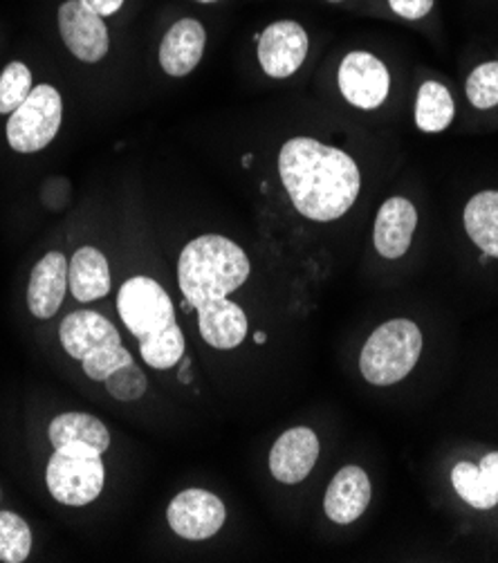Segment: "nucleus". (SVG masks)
Masks as SVG:
<instances>
[{"label": "nucleus", "instance_id": "17", "mask_svg": "<svg viewBox=\"0 0 498 563\" xmlns=\"http://www.w3.org/2000/svg\"><path fill=\"white\" fill-rule=\"evenodd\" d=\"M207 34L202 23L182 19L171 25L159 45V66L171 77H187L202 59Z\"/></svg>", "mask_w": 498, "mask_h": 563}, {"label": "nucleus", "instance_id": "30", "mask_svg": "<svg viewBox=\"0 0 498 563\" xmlns=\"http://www.w3.org/2000/svg\"><path fill=\"white\" fill-rule=\"evenodd\" d=\"M478 467L483 470V474L487 476V481L491 483V487L498 492V452H491V454L483 456V461H480Z\"/></svg>", "mask_w": 498, "mask_h": 563}, {"label": "nucleus", "instance_id": "13", "mask_svg": "<svg viewBox=\"0 0 498 563\" xmlns=\"http://www.w3.org/2000/svg\"><path fill=\"white\" fill-rule=\"evenodd\" d=\"M68 261L59 252L45 254L30 274L27 306L36 319H52L59 312L68 290Z\"/></svg>", "mask_w": 498, "mask_h": 563}, {"label": "nucleus", "instance_id": "23", "mask_svg": "<svg viewBox=\"0 0 498 563\" xmlns=\"http://www.w3.org/2000/svg\"><path fill=\"white\" fill-rule=\"evenodd\" d=\"M32 550V530L14 512L0 510V561L23 563Z\"/></svg>", "mask_w": 498, "mask_h": 563}, {"label": "nucleus", "instance_id": "19", "mask_svg": "<svg viewBox=\"0 0 498 563\" xmlns=\"http://www.w3.org/2000/svg\"><path fill=\"white\" fill-rule=\"evenodd\" d=\"M463 220L474 245L483 254L498 258V191L476 194L467 202Z\"/></svg>", "mask_w": 498, "mask_h": 563}, {"label": "nucleus", "instance_id": "27", "mask_svg": "<svg viewBox=\"0 0 498 563\" xmlns=\"http://www.w3.org/2000/svg\"><path fill=\"white\" fill-rule=\"evenodd\" d=\"M129 362H133V357L120 342V344H110V346H103V349L90 353L81 364H84V373L90 379L106 382L110 375H113L118 368L126 366Z\"/></svg>", "mask_w": 498, "mask_h": 563}, {"label": "nucleus", "instance_id": "5", "mask_svg": "<svg viewBox=\"0 0 498 563\" xmlns=\"http://www.w3.org/2000/svg\"><path fill=\"white\" fill-rule=\"evenodd\" d=\"M45 481L54 500L70 505V508H84L99 498L106 485L101 452L79 442L59 446L47 463Z\"/></svg>", "mask_w": 498, "mask_h": 563}, {"label": "nucleus", "instance_id": "7", "mask_svg": "<svg viewBox=\"0 0 498 563\" xmlns=\"http://www.w3.org/2000/svg\"><path fill=\"white\" fill-rule=\"evenodd\" d=\"M225 505L215 494L191 487L180 492L166 510L171 530L187 541H204L225 526Z\"/></svg>", "mask_w": 498, "mask_h": 563}, {"label": "nucleus", "instance_id": "2", "mask_svg": "<svg viewBox=\"0 0 498 563\" xmlns=\"http://www.w3.org/2000/svg\"><path fill=\"white\" fill-rule=\"evenodd\" d=\"M118 312L126 330L137 336L146 366L169 371L185 357V334L166 290L151 276H133L118 295Z\"/></svg>", "mask_w": 498, "mask_h": 563}, {"label": "nucleus", "instance_id": "18", "mask_svg": "<svg viewBox=\"0 0 498 563\" xmlns=\"http://www.w3.org/2000/svg\"><path fill=\"white\" fill-rule=\"evenodd\" d=\"M70 292L77 301L90 303L110 292V267L106 256L95 247H81L68 269Z\"/></svg>", "mask_w": 498, "mask_h": 563}, {"label": "nucleus", "instance_id": "12", "mask_svg": "<svg viewBox=\"0 0 498 563\" xmlns=\"http://www.w3.org/2000/svg\"><path fill=\"white\" fill-rule=\"evenodd\" d=\"M370 494V478L362 467L348 465L340 470L335 478L330 481L323 498L325 517L340 526L355 523L366 512Z\"/></svg>", "mask_w": 498, "mask_h": 563}, {"label": "nucleus", "instance_id": "31", "mask_svg": "<svg viewBox=\"0 0 498 563\" xmlns=\"http://www.w3.org/2000/svg\"><path fill=\"white\" fill-rule=\"evenodd\" d=\"M265 340H267L265 332H261V330L254 332V342H256V344H265Z\"/></svg>", "mask_w": 498, "mask_h": 563}, {"label": "nucleus", "instance_id": "1", "mask_svg": "<svg viewBox=\"0 0 498 563\" xmlns=\"http://www.w3.org/2000/svg\"><path fill=\"white\" fill-rule=\"evenodd\" d=\"M279 176L297 211L314 222L342 218L362 189L355 159L312 137H295L281 146Z\"/></svg>", "mask_w": 498, "mask_h": 563}, {"label": "nucleus", "instance_id": "22", "mask_svg": "<svg viewBox=\"0 0 498 563\" xmlns=\"http://www.w3.org/2000/svg\"><path fill=\"white\" fill-rule=\"evenodd\" d=\"M454 489L463 500H467L476 510H491L498 503V492L491 487L483 470L474 463H458L452 472Z\"/></svg>", "mask_w": 498, "mask_h": 563}, {"label": "nucleus", "instance_id": "28", "mask_svg": "<svg viewBox=\"0 0 498 563\" xmlns=\"http://www.w3.org/2000/svg\"><path fill=\"white\" fill-rule=\"evenodd\" d=\"M389 5L398 16L418 21L431 12L433 0H389Z\"/></svg>", "mask_w": 498, "mask_h": 563}, {"label": "nucleus", "instance_id": "21", "mask_svg": "<svg viewBox=\"0 0 498 563\" xmlns=\"http://www.w3.org/2000/svg\"><path fill=\"white\" fill-rule=\"evenodd\" d=\"M454 99L452 92L438 84V81H427L418 90V101H416V124L424 133H440L445 131L454 122Z\"/></svg>", "mask_w": 498, "mask_h": 563}, {"label": "nucleus", "instance_id": "10", "mask_svg": "<svg viewBox=\"0 0 498 563\" xmlns=\"http://www.w3.org/2000/svg\"><path fill=\"white\" fill-rule=\"evenodd\" d=\"M59 32L66 47L84 64L101 62L110 47L103 16L86 8L81 0H68L59 8Z\"/></svg>", "mask_w": 498, "mask_h": 563}, {"label": "nucleus", "instance_id": "8", "mask_svg": "<svg viewBox=\"0 0 498 563\" xmlns=\"http://www.w3.org/2000/svg\"><path fill=\"white\" fill-rule=\"evenodd\" d=\"M337 81L346 101L362 110L379 108L391 88L389 70L368 52H351L340 66Z\"/></svg>", "mask_w": 498, "mask_h": 563}, {"label": "nucleus", "instance_id": "24", "mask_svg": "<svg viewBox=\"0 0 498 563\" xmlns=\"http://www.w3.org/2000/svg\"><path fill=\"white\" fill-rule=\"evenodd\" d=\"M32 73L25 64H10L0 75V115H12V112L30 97L32 92Z\"/></svg>", "mask_w": 498, "mask_h": 563}, {"label": "nucleus", "instance_id": "15", "mask_svg": "<svg viewBox=\"0 0 498 563\" xmlns=\"http://www.w3.org/2000/svg\"><path fill=\"white\" fill-rule=\"evenodd\" d=\"M59 336L64 351L81 362L103 346L122 342L118 328L95 310H77L68 314L59 328Z\"/></svg>", "mask_w": 498, "mask_h": 563}, {"label": "nucleus", "instance_id": "26", "mask_svg": "<svg viewBox=\"0 0 498 563\" xmlns=\"http://www.w3.org/2000/svg\"><path fill=\"white\" fill-rule=\"evenodd\" d=\"M467 99L472 106L487 110L498 106V64L489 62L478 66L467 79Z\"/></svg>", "mask_w": 498, "mask_h": 563}, {"label": "nucleus", "instance_id": "9", "mask_svg": "<svg viewBox=\"0 0 498 563\" xmlns=\"http://www.w3.org/2000/svg\"><path fill=\"white\" fill-rule=\"evenodd\" d=\"M308 56V34L295 21L272 23L258 38V62L274 79L292 77Z\"/></svg>", "mask_w": 498, "mask_h": 563}, {"label": "nucleus", "instance_id": "20", "mask_svg": "<svg viewBox=\"0 0 498 563\" xmlns=\"http://www.w3.org/2000/svg\"><path fill=\"white\" fill-rule=\"evenodd\" d=\"M49 442L54 449L79 442L103 454L110 446V433L106 424L90 413H62L49 424Z\"/></svg>", "mask_w": 498, "mask_h": 563}, {"label": "nucleus", "instance_id": "25", "mask_svg": "<svg viewBox=\"0 0 498 563\" xmlns=\"http://www.w3.org/2000/svg\"><path fill=\"white\" fill-rule=\"evenodd\" d=\"M106 388L115 400L133 402V400H140L144 396L146 388H148V379L135 362H129L126 366L118 368L113 375L106 379Z\"/></svg>", "mask_w": 498, "mask_h": 563}, {"label": "nucleus", "instance_id": "6", "mask_svg": "<svg viewBox=\"0 0 498 563\" xmlns=\"http://www.w3.org/2000/svg\"><path fill=\"white\" fill-rule=\"evenodd\" d=\"M64 120V99L57 88L36 86L30 97L12 112L8 142L16 153L43 151L57 137Z\"/></svg>", "mask_w": 498, "mask_h": 563}, {"label": "nucleus", "instance_id": "32", "mask_svg": "<svg viewBox=\"0 0 498 563\" xmlns=\"http://www.w3.org/2000/svg\"><path fill=\"white\" fill-rule=\"evenodd\" d=\"M250 162H252V155H245L243 157V166H250Z\"/></svg>", "mask_w": 498, "mask_h": 563}, {"label": "nucleus", "instance_id": "16", "mask_svg": "<svg viewBox=\"0 0 498 563\" xmlns=\"http://www.w3.org/2000/svg\"><path fill=\"white\" fill-rule=\"evenodd\" d=\"M198 328L202 340L209 346L218 351H232L243 344L250 330V321L243 308L225 297L202 303L198 308Z\"/></svg>", "mask_w": 498, "mask_h": 563}, {"label": "nucleus", "instance_id": "33", "mask_svg": "<svg viewBox=\"0 0 498 563\" xmlns=\"http://www.w3.org/2000/svg\"><path fill=\"white\" fill-rule=\"evenodd\" d=\"M198 3H215V0H198Z\"/></svg>", "mask_w": 498, "mask_h": 563}, {"label": "nucleus", "instance_id": "29", "mask_svg": "<svg viewBox=\"0 0 498 563\" xmlns=\"http://www.w3.org/2000/svg\"><path fill=\"white\" fill-rule=\"evenodd\" d=\"M86 8L97 12L99 16H113L124 5V0H81Z\"/></svg>", "mask_w": 498, "mask_h": 563}, {"label": "nucleus", "instance_id": "11", "mask_svg": "<svg viewBox=\"0 0 498 563\" xmlns=\"http://www.w3.org/2000/svg\"><path fill=\"white\" fill-rule=\"evenodd\" d=\"M319 452H321L319 438L312 429L308 427L288 429L272 446L269 472L276 481L286 485L303 483L314 470Z\"/></svg>", "mask_w": 498, "mask_h": 563}, {"label": "nucleus", "instance_id": "3", "mask_svg": "<svg viewBox=\"0 0 498 563\" xmlns=\"http://www.w3.org/2000/svg\"><path fill=\"white\" fill-rule=\"evenodd\" d=\"M247 254L230 239L207 234L193 239L180 254L178 284L191 308L225 299L250 278Z\"/></svg>", "mask_w": 498, "mask_h": 563}, {"label": "nucleus", "instance_id": "34", "mask_svg": "<svg viewBox=\"0 0 498 563\" xmlns=\"http://www.w3.org/2000/svg\"><path fill=\"white\" fill-rule=\"evenodd\" d=\"M330 3H340V0H330Z\"/></svg>", "mask_w": 498, "mask_h": 563}, {"label": "nucleus", "instance_id": "4", "mask_svg": "<svg viewBox=\"0 0 498 563\" xmlns=\"http://www.w3.org/2000/svg\"><path fill=\"white\" fill-rule=\"evenodd\" d=\"M422 353V332L409 319L381 323L362 349L359 371L373 386H394L418 364Z\"/></svg>", "mask_w": 498, "mask_h": 563}, {"label": "nucleus", "instance_id": "14", "mask_svg": "<svg viewBox=\"0 0 498 563\" xmlns=\"http://www.w3.org/2000/svg\"><path fill=\"white\" fill-rule=\"evenodd\" d=\"M418 224V211L407 198H389L375 218L373 243L375 250L389 261L402 258L411 247L413 232Z\"/></svg>", "mask_w": 498, "mask_h": 563}]
</instances>
